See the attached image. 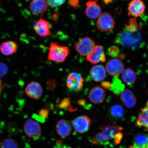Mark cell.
Listing matches in <instances>:
<instances>
[{
  "mask_svg": "<svg viewBox=\"0 0 148 148\" xmlns=\"http://www.w3.org/2000/svg\"><path fill=\"white\" fill-rule=\"evenodd\" d=\"M140 30H139L136 32H131L125 27L116 36L114 43L127 49H138L140 47L143 40V37Z\"/></svg>",
  "mask_w": 148,
  "mask_h": 148,
  "instance_id": "6da1fadb",
  "label": "cell"
},
{
  "mask_svg": "<svg viewBox=\"0 0 148 148\" xmlns=\"http://www.w3.org/2000/svg\"><path fill=\"white\" fill-rule=\"evenodd\" d=\"M99 129L102 132L95 135L90 140V143L94 145H104L110 143L115 135L123 129L117 125H108L101 126Z\"/></svg>",
  "mask_w": 148,
  "mask_h": 148,
  "instance_id": "7a4b0ae2",
  "label": "cell"
},
{
  "mask_svg": "<svg viewBox=\"0 0 148 148\" xmlns=\"http://www.w3.org/2000/svg\"><path fill=\"white\" fill-rule=\"evenodd\" d=\"M49 49L48 60L57 62H64L69 53V48L59 45L57 42L52 43Z\"/></svg>",
  "mask_w": 148,
  "mask_h": 148,
  "instance_id": "3957f363",
  "label": "cell"
},
{
  "mask_svg": "<svg viewBox=\"0 0 148 148\" xmlns=\"http://www.w3.org/2000/svg\"><path fill=\"white\" fill-rule=\"evenodd\" d=\"M95 47L93 40L88 37L79 38L74 44V48L81 56H87L91 52Z\"/></svg>",
  "mask_w": 148,
  "mask_h": 148,
  "instance_id": "277c9868",
  "label": "cell"
},
{
  "mask_svg": "<svg viewBox=\"0 0 148 148\" xmlns=\"http://www.w3.org/2000/svg\"><path fill=\"white\" fill-rule=\"evenodd\" d=\"M115 23L113 18L108 12L101 14L97 22V26L100 31L103 32H108L114 29Z\"/></svg>",
  "mask_w": 148,
  "mask_h": 148,
  "instance_id": "5b68a950",
  "label": "cell"
},
{
  "mask_svg": "<svg viewBox=\"0 0 148 148\" xmlns=\"http://www.w3.org/2000/svg\"><path fill=\"white\" fill-rule=\"evenodd\" d=\"M84 79L81 74L73 72L68 76L66 85L70 91L79 92L82 90Z\"/></svg>",
  "mask_w": 148,
  "mask_h": 148,
  "instance_id": "8992f818",
  "label": "cell"
},
{
  "mask_svg": "<svg viewBox=\"0 0 148 148\" xmlns=\"http://www.w3.org/2000/svg\"><path fill=\"white\" fill-rule=\"evenodd\" d=\"M24 132L29 137L37 139L41 134V128L39 124L32 119H27L23 125Z\"/></svg>",
  "mask_w": 148,
  "mask_h": 148,
  "instance_id": "52a82bcc",
  "label": "cell"
},
{
  "mask_svg": "<svg viewBox=\"0 0 148 148\" xmlns=\"http://www.w3.org/2000/svg\"><path fill=\"white\" fill-rule=\"evenodd\" d=\"M72 124L77 132L79 134H83L87 132L90 129L91 121L88 116L82 115L74 119Z\"/></svg>",
  "mask_w": 148,
  "mask_h": 148,
  "instance_id": "ba28073f",
  "label": "cell"
},
{
  "mask_svg": "<svg viewBox=\"0 0 148 148\" xmlns=\"http://www.w3.org/2000/svg\"><path fill=\"white\" fill-rule=\"evenodd\" d=\"M33 28L38 36L46 38L50 36L51 25L49 22L42 18L39 19L34 24Z\"/></svg>",
  "mask_w": 148,
  "mask_h": 148,
  "instance_id": "9c48e42d",
  "label": "cell"
},
{
  "mask_svg": "<svg viewBox=\"0 0 148 148\" xmlns=\"http://www.w3.org/2000/svg\"><path fill=\"white\" fill-rule=\"evenodd\" d=\"M86 60L94 64L100 62H105L106 58L103 46L99 45L95 46L91 52L86 56Z\"/></svg>",
  "mask_w": 148,
  "mask_h": 148,
  "instance_id": "30bf717a",
  "label": "cell"
},
{
  "mask_svg": "<svg viewBox=\"0 0 148 148\" xmlns=\"http://www.w3.org/2000/svg\"><path fill=\"white\" fill-rule=\"evenodd\" d=\"M106 69L109 75L114 77L118 76L123 72L124 65L119 59H112L107 63Z\"/></svg>",
  "mask_w": 148,
  "mask_h": 148,
  "instance_id": "8fae6325",
  "label": "cell"
},
{
  "mask_svg": "<svg viewBox=\"0 0 148 148\" xmlns=\"http://www.w3.org/2000/svg\"><path fill=\"white\" fill-rule=\"evenodd\" d=\"M25 91L27 95L31 99L38 100L42 97L43 90L39 83L32 81L27 85Z\"/></svg>",
  "mask_w": 148,
  "mask_h": 148,
  "instance_id": "7c38bea8",
  "label": "cell"
},
{
  "mask_svg": "<svg viewBox=\"0 0 148 148\" xmlns=\"http://www.w3.org/2000/svg\"><path fill=\"white\" fill-rule=\"evenodd\" d=\"M145 8V3L141 0H132L129 3L127 8L130 14L137 18L144 13Z\"/></svg>",
  "mask_w": 148,
  "mask_h": 148,
  "instance_id": "4fadbf2b",
  "label": "cell"
},
{
  "mask_svg": "<svg viewBox=\"0 0 148 148\" xmlns=\"http://www.w3.org/2000/svg\"><path fill=\"white\" fill-rule=\"evenodd\" d=\"M99 0L89 1L86 3L85 12L86 16L91 19H96L100 15L101 8L98 4Z\"/></svg>",
  "mask_w": 148,
  "mask_h": 148,
  "instance_id": "5bb4252c",
  "label": "cell"
},
{
  "mask_svg": "<svg viewBox=\"0 0 148 148\" xmlns=\"http://www.w3.org/2000/svg\"><path fill=\"white\" fill-rule=\"evenodd\" d=\"M106 97V92L102 88L96 86L90 90L88 94L90 100L94 104L102 103Z\"/></svg>",
  "mask_w": 148,
  "mask_h": 148,
  "instance_id": "9a60e30c",
  "label": "cell"
},
{
  "mask_svg": "<svg viewBox=\"0 0 148 148\" xmlns=\"http://www.w3.org/2000/svg\"><path fill=\"white\" fill-rule=\"evenodd\" d=\"M72 125L69 121L64 119H61L57 122L56 130L57 134L63 138L69 136L71 132Z\"/></svg>",
  "mask_w": 148,
  "mask_h": 148,
  "instance_id": "2e32d148",
  "label": "cell"
},
{
  "mask_svg": "<svg viewBox=\"0 0 148 148\" xmlns=\"http://www.w3.org/2000/svg\"><path fill=\"white\" fill-rule=\"evenodd\" d=\"M120 99L123 104L127 108H130L136 105L137 99L134 93L129 89L125 90L122 92Z\"/></svg>",
  "mask_w": 148,
  "mask_h": 148,
  "instance_id": "e0dca14e",
  "label": "cell"
},
{
  "mask_svg": "<svg viewBox=\"0 0 148 148\" xmlns=\"http://www.w3.org/2000/svg\"><path fill=\"white\" fill-rule=\"evenodd\" d=\"M48 5L46 0H32L29 5V9L33 14L40 15L46 12Z\"/></svg>",
  "mask_w": 148,
  "mask_h": 148,
  "instance_id": "ac0fdd59",
  "label": "cell"
},
{
  "mask_svg": "<svg viewBox=\"0 0 148 148\" xmlns=\"http://www.w3.org/2000/svg\"><path fill=\"white\" fill-rule=\"evenodd\" d=\"M90 74L92 79L97 82L103 81L106 77V70L101 65L92 66L90 70Z\"/></svg>",
  "mask_w": 148,
  "mask_h": 148,
  "instance_id": "d6986e66",
  "label": "cell"
},
{
  "mask_svg": "<svg viewBox=\"0 0 148 148\" xmlns=\"http://www.w3.org/2000/svg\"><path fill=\"white\" fill-rule=\"evenodd\" d=\"M17 44L12 40L3 42L0 46V51L3 55L5 56L14 54L17 51Z\"/></svg>",
  "mask_w": 148,
  "mask_h": 148,
  "instance_id": "ffe728a7",
  "label": "cell"
},
{
  "mask_svg": "<svg viewBox=\"0 0 148 148\" xmlns=\"http://www.w3.org/2000/svg\"><path fill=\"white\" fill-rule=\"evenodd\" d=\"M121 78L126 84L131 86L136 82L137 77L134 70L131 68H128L123 70Z\"/></svg>",
  "mask_w": 148,
  "mask_h": 148,
  "instance_id": "44dd1931",
  "label": "cell"
},
{
  "mask_svg": "<svg viewBox=\"0 0 148 148\" xmlns=\"http://www.w3.org/2000/svg\"><path fill=\"white\" fill-rule=\"evenodd\" d=\"M140 112L135 125L138 127H143L148 130V107L146 106L140 110Z\"/></svg>",
  "mask_w": 148,
  "mask_h": 148,
  "instance_id": "7402d4cb",
  "label": "cell"
},
{
  "mask_svg": "<svg viewBox=\"0 0 148 148\" xmlns=\"http://www.w3.org/2000/svg\"><path fill=\"white\" fill-rule=\"evenodd\" d=\"M134 148H148V136L144 134H136L133 143Z\"/></svg>",
  "mask_w": 148,
  "mask_h": 148,
  "instance_id": "603a6c76",
  "label": "cell"
},
{
  "mask_svg": "<svg viewBox=\"0 0 148 148\" xmlns=\"http://www.w3.org/2000/svg\"><path fill=\"white\" fill-rule=\"evenodd\" d=\"M125 88V85L118 76L114 77L112 79V87L110 90L116 95L119 96L121 94Z\"/></svg>",
  "mask_w": 148,
  "mask_h": 148,
  "instance_id": "cb8c5ba5",
  "label": "cell"
},
{
  "mask_svg": "<svg viewBox=\"0 0 148 148\" xmlns=\"http://www.w3.org/2000/svg\"><path fill=\"white\" fill-rule=\"evenodd\" d=\"M110 115L113 118L120 119L123 118L124 113L123 107L120 105H115L111 107L109 110Z\"/></svg>",
  "mask_w": 148,
  "mask_h": 148,
  "instance_id": "d4e9b609",
  "label": "cell"
},
{
  "mask_svg": "<svg viewBox=\"0 0 148 148\" xmlns=\"http://www.w3.org/2000/svg\"><path fill=\"white\" fill-rule=\"evenodd\" d=\"M126 29L131 32H136L142 29L141 25H139L137 21L136 18L133 17L130 18L128 24L125 25Z\"/></svg>",
  "mask_w": 148,
  "mask_h": 148,
  "instance_id": "484cf974",
  "label": "cell"
},
{
  "mask_svg": "<svg viewBox=\"0 0 148 148\" xmlns=\"http://www.w3.org/2000/svg\"><path fill=\"white\" fill-rule=\"evenodd\" d=\"M0 148H18V144L14 139L6 138L1 142Z\"/></svg>",
  "mask_w": 148,
  "mask_h": 148,
  "instance_id": "4316f807",
  "label": "cell"
},
{
  "mask_svg": "<svg viewBox=\"0 0 148 148\" xmlns=\"http://www.w3.org/2000/svg\"><path fill=\"white\" fill-rule=\"evenodd\" d=\"M57 105L59 108L63 109L66 108H69L71 105L69 98L65 97L57 102Z\"/></svg>",
  "mask_w": 148,
  "mask_h": 148,
  "instance_id": "83f0119b",
  "label": "cell"
},
{
  "mask_svg": "<svg viewBox=\"0 0 148 148\" xmlns=\"http://www.w3.org/2000/svg\"><path fill=\"white\" fill-rule=\"evenodd\" d=\"M120 50L119 48L115 46H111L108 50L109 56L112 57H116L119 54Z\"/></svg>",
  "mask_w": 148,
  "mask_h": 148,
  "instance_id": "f1b7e54d",
  "label": "cell"
},
{
  "mask_svg": "<svg viewBox=\"0 0 148 148\" xmlns=\"http://www.w3.org/2000/svg\"><path fill=\"white\" fill-rule=\"evenodd\" d=\"M50 6L56 7L60 6L63 4L65 0H46Z\"/></svg>",
  "mask_w": 148,
  "mask_h": 148,
  "instance_id": "f546056e",
  "label": "cell"
},
{
  "mask_svg": "<svg viewBox=\"0 0 148 148\" xmlns=\"http://www.w3.org/2000/svg\"><path fill=\"white\" fill-rule=\"evenodd\" d=\"M57 86V83L54 79H51L47 82V87L48 89L53 90L55 89Z\"/></svg>",
  "mask_w": 148,
  "mask_h": 148,
  "instance_id": "4dcf8cb0",
  "label": "cell"
},
{
  "mask_svg": "<svg viewBox=\"0 0 148 148\" xmlns=\"http://www.w3.org/2000/svg\"><path fill=\"white\" fill-rule=\"evenodd\" d=\"M8 71L7 66L3 63L0 62V77L4 76Z\"/></svg>",
  "mask_w": 148,
  "mask_h": 148,
  "instance_id": "1f68e13d",
  "label": "cell"
},
{
  "mask_svg": "<svg viewBox=\"0 0 148 148\" xmlns=\"http://www.w3.org/2000/svg\"><path fill=\"white\" fill-rule=\"evenodd\" d=\"M77 103L80 106H83V107L86 110H88L90 108V105L88 104L86 100L84 99H81L78 100L77 101Z\"/></svg>",
  "mask_w": 148,
  "mask_h": 148,
  "instance_id": "d6a6232c",
  "label": "cell"
},
{
  "mask_svg": "<svg viewBox=\"0 0 148 148\" xmlns=\"http://www.w3.org/2000/svg\"><path fill=\"white\" fill-rule=\"evenodd\" d=\"M123 137V135L122 133L120 132H118L114 136V141L115 143L117 145H118L121 143L122 138Z\"/></svg>",
  "mask_w": 148,
  "mask_h": 148,
  "instance_id": "836d02e7",
  "label": "cell"
},
{
  "mask_svg": "<svg viewBox=\"0 0 148 148\" xmlns=\"http://www.w3.org/2000/svg\"><path fill=\"white\" fill-rule=\"evenodd\" d=\"M39 115L42 117L46 118L49 115V110L47 109H43L38 111Z\"/></svg>",
  "mask_w": 148,
  "mask_h": 148,
  "instance_id": "e575fe53",
  "label": "cell"
},
{
  "mask_svg": "<svg viewBox=\"0 0 148 148\" xmlns=\"http://www.w3.org/2000/svg\"><path fill=\"white\" fill-rule=\"evenodd\" d=\"M101 85L105 90H109L112 87V83L107 81H103L101 83Z\"/></svg>",
  "mask_w": 148,
  "mask_h": 148,
  "instance_id": "d590c367",
  "label": "cell"
},
{
  "mask_svg": "<svg viewBox=\"0 0 148 148\" xmlns=\"http://www.w3.org/2000/svg\"><path fill=\"white\" fill-rule=\"evenodd\" d=\"M79 0H68V2L70 6L76 9L79 3Z\"/></svg>",
  "mask_w": 148,
  "mask_h": 148,
  "instance_id": "8d00e7d4",
  "label": "cell"
},
{
  "mask_svg": "<svg viewBox=\"0 0 148 148\" xmlns=\"http://www.w3.org/2000/svg\"><path fill=\"white\" fill-rule=\"evenodd\" d=\"M33 116L35 119L40 122H44L45 121V118L42 117V116H40L39 114L38 115L37 114H35Z\"/></svg>",
  "mask_w": 148,
  "mask_h": 148,
  "instance_id": "74e56055",
  "label": "cell"
},
{
  "mask_svg": "<svg viewBox=\"0 0 148 148\" xmlns=\"http://www.w3.org/2000/svg\"><path fill=\"white\" fill-rule=\"evenodd\" d=\"M125 55L123 54V53H121L118 55L116 58L119 59L120 60H123L125 58Z\"/></svg>",
  "mask_w": 148,
  "mask_h": 148,
  "instance_id": "f35d334b",
  "label": "cell"
},
{
  "mask_svg": "<svg viewBox=\"0 0 148 148\" xmlns=\"http://www.w3.org/2000/svg\"><path fill=\"white\" fill-rule=\"evenodd\" d=\"M113 1L115 0H103V3L104 4H108L112 3Z\"/></svg>",
  "mask_w": 148,
  "mask_h": 148,
  "instance_id": "ab89813d",
  "label": "cell"
},
{
  "mask_svg": "<svg viewBox=\"0 0 148 148\" xmlns=\"http://www.w3.org/2000/svg\"><path fill=\"white\" fill-rule=\"evenodd\" d=\"M2 85L1 81V79H0V88H2Z\"/></svg>",
  "mask_w": 148,
  "mask_h": 148,
  "instance_id": "60d3db41",
  "label": "cell"
},
{
  "mask_svg": "<svg viewBox=\"0 0 148 148\" xmlns=\"http://www.w3.org/2000/svg\"><path fill=\"white\" fill-rule=\"evenodd\" d=\"M129 148H134L133 145H130L129 147Z\"/></svg>",
  "mask_w": 148,
  "mask_h": 148,
  "instance_id": "b9f144b4",
  "label": "cell"
},
{
  "mask_svg": "<svg viewBox=\"0 0 148 148\" xmlns=\"http://www.w3.org/2000/svg\"><path fill=\"white\" fill-rule=\"evenodd\" d=\"M1 88H0V94H1Z\"/></svg>",
  "mask_w": 148,
  "mask_h": 148,
  "instance_id": "7bdbcfd3",
  "label": "cell"
},
{
  "mask_svg": "<svg viewBox=\"0 0 148 148\" xmlns=\"http://www.w3.org/2000/svg\"><path fill=\"white\" fill-rule=\"evenodd\" d=\"M1 0H0V6H1Z\"/></svg>",
  "mask_w": 148,
  "mask_h": 148,
  "instance_id": "ee69618b",
  "label": "cell"
}]
</instances>
